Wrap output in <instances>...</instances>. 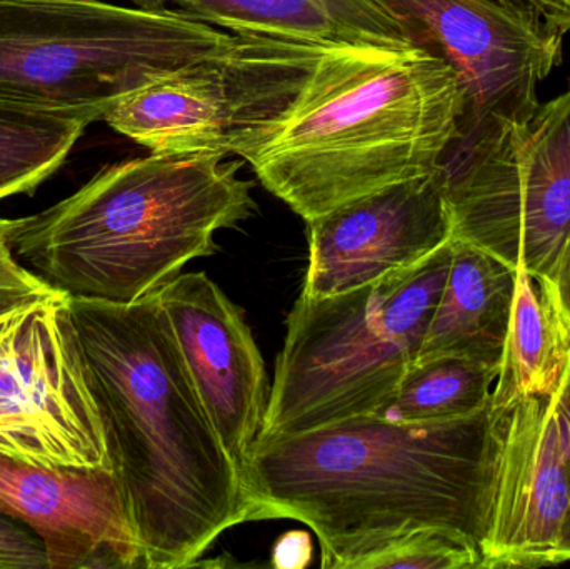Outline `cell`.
I'll list each match as a JSON object with an SVG mask.
<instances>
[{
    "mask_svg": "<svg viewBox=\"0 0 570 569\" xmlns=\"http://www.w3.org/2000/svg\"><path fill=\"white\" fill-rule=\"evenodd\" d=\"M492 458L491 403L438 423L365 416L257 436L243 474L257 520L301 521L317 537L322 568L355 569L419 530L481 548Z\"/></svg>",
    "mask_w": 570,
    "mask_h": 569,
    "instance_id": "6da1fadb",
    "label": "cell"
},
{
    "mask_svg": "<svg viewBox=\"0 0 570 569\" xmlns=\"http://www.w3.org/2000/svg\"><path fill=\"white\" fill-rule=\"evenodd\" d=\"M69 307L146 568L194 567L257 511L159 296L129 306L69 297Z\"/></svg>",
    "mask_w": 570,
    "mask_h": 569,
    "instance_id": "7a4b0ae2",
    "label": "cell"
},
{
    "mask_svg": "<svg viewBox=\"0 0 570 569\" xmlns=\"http://www.w3.org/2000/svg\"><path fill=\"white\" fill-rule=\"evenodd\" d=\"M464 86L421 47L335 43L240 159L305 223L439 169L464 127Z\"/></svg>",
    "mask_w": 570,
    "mask_h": 569,
    "instance_id": "3957f363",
    "label": "cell"
},
{
    "mask_svg": "<svg viewBox=\"0 0 570 569\" xmlns=\"http://www.w3.org/2000/svg\"><path fill=\"white\" fill-rule=\"evenodd\" d=\"M240 166L213 153L110 164L56 206L17 219L13 256L67 297L139 303L216 253L219 230L253 216L254 184Z\"/></svg>",
    "mask_w": 570,
    "mask_h": 569,
    "instance_id": "277c9868",
    "label": "cell"
},
{
    "mask_svg": "<svg viewBox=\"0 0 570 569\" xmlns=\"http://www.w3.org/2000/svg\"><path fill=\"white\" fill-rule=\"evenodd\" d=\"M451 259L452 239L368 286L335 296L301 294L287 317L259 436L382 416L417 360Z\"/></svg>",
    "mask_w": 570,
    "mask_h": 569,
    "instance_id": "5b68a950",
    "label": "cell"
},
{
    "mask_svg": "<svg viewBox=\"0 0 570 569\" xmlns=\"http://www.w3.org/2000/svg\"><path fill=\"white\" fill-rule=\"evenodd\" d=\"M236 39L174 10L0 0V104L99 122L120 97Z\"/></svg>",
    "mask_w": 570,
    "mask_h": 569,
    "instance_id": "8992f818",
    "label": "cell"
},
{
    "mask_svg": "<svg viewBox=\"0 0 570 569\" xmlns=\"http://www.w3.org/2000/svg\"><path fill=\"white\" fill-rule=\"evenodd\" d=\"M442 166L452 239L549 277L570 229V90L459 140Z\"/></svg>",
    "mask_w": 570,
    "mask_h": 569,
    "instance_id": "52a82bcc",
    "label": "cell"
},
{
    "mask_svg": "<svg viewBox=\"0 0 570 569\" xmlns=\"http://www.w3.org/2000/svg\"><path fill=\"white\" fill-rule=\"evenodd\" d=\"M331 46L237 33L227 49L174 67L120 97L104 122L153 154L240 157L284 116Z\"/></svg>",
    "mask_w": 570,
    "mask_h": 569,
    "instance_id": "ba28073f",
    "label": "cell"
},
{
    "mask_svg": "<svg viewBox=\"0 0 570 569\" xmlns=\"http://www.w3.org/2000/svg\"><path fill=\"white\" fill-rule=\"evenodd\" d=\"M0 453L47 468L112 467L66 294L0 317Z\"/></svg>",
    "mask_w": 570,
    "mask_h": 569,
    "instance_id": "9c48e42d",
    "label": "cell"
},
{
    "mask_svg": "<svg viewBox=\"0 0 570 569\" xmlns=\"http://www.w3.org/2000/svg\"><path fill=\"white\" fill-rule=\"evenodd\" d=\"M414 46L461 77L468 99L462 139L492 124L525 119L539 86L562 62L564 30L522 0H372Z\"/></svg>",
    "mask_w": 570,
    "mask_h": 569,
    "instance_id": "30bf717a",
    "label": "cell"
},
{
    "mask_svg": "<svg viewBox=\"0 0 570 569\" xmlns=\"http://www.w3.org/2000/svg\"><path fill=\"white\" fill-rule=\"evenodd\" d=\"M305 233L304 296L348 293L414 266L452 239L444 166L348 200L305 223Z\"/></svg>",
    "mask_w": 570,
    "mask_h": 569,
    "instance_id": "8fae6325",
    "label": "cell"
},
{
    "mask_svg": "<svg viewBox=\"0 0 570 569\" xmlns=\"http://www.w3.org/2000/svg\"><path fill=\"white\" fill-rule=\"evenodd\" d=\"M551 398L492 406L494 458L482 568L554 565L570 511V470Z\"/></svg>",
    "mask_w": 570,
    "mask_h": 569,
    "instance_id": "7c38bea8",
    "label": "cell"
},
{
    "mask_svg": "<svg viewBox=\"0 0 570 569\" xmlns=\"http://www.w3.org/2000/svg\"><path fill=\"white\" fill-rule=\"evenodd\" d=\"M157 296L200 401L244 473L271 391L266 364L243 311L204 273L179 274Z\"/></svg>",
    "mask_w": 570,
    "mask_h": 569,
    "instance_id": "4fadbf2b",
    "label": "cell"
},
{
    "mask_svg": "<svg viewBox=\"0 0 570 569\" xmlns=\"http://www.w3.org/2000/svg\"><path fill=\"white\" fill-rule=\"evenodd\" d=\"M0 514L39 537L49 569L146 568L112 467L47 468L0 453Z\"/></svg>",
    "mask_w": 570,
    "mask_h": 569,
    "instance_id": "5bb4252c",
    "label": "cell"
},
{
    "mask_svg": "<svg viewBox=\"0 0 570 569\" xmlns=\"http://www.w3.org/2000/svg\"><path fill=\"white\" fill-rule=\"evenodd\" d=\"M515 277L518 267L501 257L452 239L448 281L415 363L452 356L499 370Z\"/></svg>",
    "mask_w": 570,
    "mask_h": 569,
    "instance_id": "9a60e30c",
    "label": "cell"
},
{
    "mask_svg": "<svg viewBox=\"0 0 570 569\" xmlns=\"http://www.w3.org/2000/svg\"><path fill=\"white\" fill-rule=\"evenodd\" d=\"M570 32L564 0H522ZM214 27L230 33L287 37L347 46L417 47L404 27L372 0H223Z\"/></svg>",
    "mask_w": 570,
    "mask_h": 569,
    "instance_id": "2e32d148",
    "label": "cell"
},
{
    "mask_svg": "<svg viewBox=\"0 0 570 569\" xmlns=\"http://www.w3.org/2000/svg\"><path fill=\"white\" fill-rule=\"evenodd\" d=\"M570 354V320L551 281L518 267L492 406L554 396Z\"/></svg>",
    "mask_w": 570,
    "mask_h": 569,
    "instance_id": "e0dca14e",
    "label": "cell"
},
{
    "mask_svg": "<svg viewBox=\"0 0 570 569\" xmlns=\"http://www.w3.org/2000/svg\"><path fill=\"white\" fill-rule=\"evenodd\" d=\"M94 120L0 104V200L33 194L66 164Z\"/></svg>",
    "mask_w": 570,
    "mask_h": 569,
    "instance_id": "ac0fdd59",
    "label": "cell"
},
{
    "mask_svg": "<svg viewBox=\"0 0 570 569\" xmlns=\"http://www.w3.org/2000/svg\"><path fill=\"white\" fill-rule=\"evenodd\" d=\"M498 367L465 357H434L409 367L382 416L397 423H438L491 406Z\"/></svg>",
    "mask_w": 570,
    "mask_h": 569,
    "instance_id": "d6986e66",
    "label": "cell"
},
{
    "mask_svg": "<svg viewBox=\"0 0 570 569\" xmlns=\"http://www.w3.org/2000/svg\"><path fill=\"white\" fill-rule=\"evenodd\" d=\"M478 569L481 548L468 538L441 530H419L384 550L375 551L355 569Z\"/></svg>",
    "mask_w": 570,
    "mask_h": 569,
    "instance_id": "ffe728a7",
    "label": "cell"
},
{
    "mask_svg": "<svg viewBox=\"0 0 570 569\" xmlns=\"http://www.w3.org/2000/svg\"><path fill=\"white\" fill-rule=\"evenodd\" d=\"M16 224L17 219L0 217V317L59 294L13 256L10 237Z\"/></svg>",
    "mask_w": 570,
    "mask_h": 569,
    "instance_id": "44dd1931",
    "label": "cell"
},
{
    "mask_svg": "<svg viewBox=\"0 0 570 569\" xmlns=\"http://www.w3.org/2000/svg\"><path fill=\"white\" fill-rule=\"evenodd\" d=\"M42 541L29 528L0 514V569H46Z\"/></svg>",
    "mask_w": 570,
    "mask_h": 569,
    "instance_id": "7402d4cb",
    "label": "cell"
},
{
    "mask_svg": "<svg viewBox=\"0 0 570 569\" xmlns=\"http://www.w3.org/2000/svg\"><path fill=\"white\" fill-rule=\"evenodd\" d=\"M130 2L137 9L153 10V12L174 10L180 16L213 26L214 17L223 0H130Z\"/></svg>",
    "mask_w": 570,
    "mask_h": 569,
    "instance_id": "603a6c76",
    "label": "cell"
},
{
    "mask_svg": "<svg viewBox=\"0 0 570 569\" xmlns=\"http://www.w3.org/2000/svg\"><path fill=\"white\" fill-rule=\"evenodd\" d=\"M312 561V541L305 531L284 534L273 550V565L279 569L307 568Z\"/></svg>",
    "mask_w": 570,
    "mask_h": 569,
    "instance_id": "cb8c5ba5",
    "label": "cell"
},
{
    "mask_svg": "<svg viewBox=\"0 0 570 569\" xmlns=\"http://www.w3.org/2000/svg\"><path fill=\"white\" fill-rule=\"evenodd\" d=\"M552 416L558 428L559 441L570 470V354L564 376L554 396L551 398Z\"/></svg>",
    "mask_w": 570,
    "mask_h": 569,
    "instance_id": "d4e9b609",
    "label": "cell"
},
{
    "mask_svg": "<svg viewBox=\"0 0 570 569\" xmlns=\"http://www.w3.org/2000/svg\"><path fill=\"white\" fill-rule=\"evenodd\" d=\"M548 279L551 281L552 287L558 294L559 303L562 304L570 320V229Z\"/></svg>",
    "mask_w": 570,
    "mask_h": 569,
    "instance_id": "484cf974",
    "label": "cell"
},
{
    "mask_svg": "<svg viewBox=\"0 0 570 569\" xmlns=\"http://www.w3.org/2000/svg\"><path fill=\"white\" fill-rule=\"evenodd\" d=\"M566 561H570V511L568 520H566L564 530H562L561 541H559V547L554 555V565L566 563Z\"/></svg>",
    "mask_w": 570,
    "mask_h": 569,
    "instance_id": "4316f807",
    "label": "cell"
},
{
    "mask_svg": "<svg viewBox=\"0 0 570 569\" xmlns=\"http://www.w3.org/2000/svg\"><path fill=\"white\" fill-rule=\"evenodd\" d=\"M566 3H568V6H570V0H564Z\"/></svg>",
    "mask_w": 570,
    "mask_h": 569,
    "instance_id": "83f0119b",
    "label": "cell"
}]
</instances>
